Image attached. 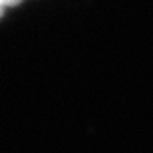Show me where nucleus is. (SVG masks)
Returning a JSON list of instances; mask_svg holds the SVG:
<instances>
[{
    "label": "nucleus",
    "mask_w": 153,
    "mask_h": 153,
    "mask_svg": "<svg viewBox=\"0 0 153 153\" xmlns=\"http://www.w3.org/2000/svg\"><path fill=\"white\" fill-rule=\"evenodd\" d=\"M20 0H2V4L4 6H14V4H18Z\"/></svg>",
    "instance_id": "f257e3e1"
},
{
    "label": "nucleus",
    "mask_w": 153,
    "mask_h": 153,
    "mask_svg": "<svg viewBox=\"0 0 153 153\" xmlns=\"http://www.w3.org/2000/svg\"><path fill=\"white\" fill-rule=\"evenodd\" d=\"M4 8H6V6L2 4V0H0V14H2V10H4Z\"/></svg>",
    "instance_id": "f03ea898"
}]
</instances>
